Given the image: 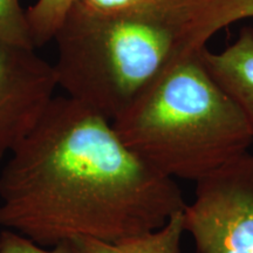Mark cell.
Here are the masks:
<instances>
[{
	"label": "cell",
	"instance_id": "6da1fadb",
	"mask_svg": "<svg viewBox=\"0 0 253 253\" xmlns=\"http://www.w3.org/2000/svg\"><path fill=\"white\" fill-rule=\"evenodd\" d=\"M0 172V230L43 248L115 243L160 229L186 207L175 179L120 138L109 119L54 96Z\"/></svg>",
	"mask_w": 253,
	"mask_h": 253
},
{
	"label": "cell",
	"instance_id": "7a4b0ae2",
	"mask_svg": "<svg viewBox=\"0 0 253 253\" xmlns=\"http://www.w3.org/2000/svg\"><path fill=\"white\" fill-rule=\"evenodd\" d=\"M221 30L217 0H132L106 9L77 0L53 39L58 86L113 121L170 63Z\"/></svg>",
	"mask_w": 253,
	"mask_h": 253
},
{
	"label": "cell",
	"instance_id": "3957f363",
	"mask_svg": "<svg viewBox=\"0 0 253 253\" xmlns=\"http://www.w3.org/2000/svg\"><path fill=\"white\" fill-rule=\"evenodd\" d=\"M204 48L170 63L112 121L132 153L172 179L197 183L253 142L244 116L205 68Z\"/></svg>",
	"mask_w": 253,
	"mask_h": 253
},
{
	"label": "cell",
	"instance_id": "277c9868",
	"mask_svg": "<svg viewBox=\"0 0 253 253\" xmlns=\"http://www.w3.org/2000/svg\"><path fill=\"white\" fill-rule=\"evenodd\" d=\"M184 220L198 253H253V154L196 183Z\"/></svg>",
	"mask_w": 253,
	"mask_h": 253
},
{
	"label": "cell",
	"instance_id": "5b68a950",
	"mask_svg": "<svg viewBox=\"0 0 253 253\" xmlns=\"http://www.w3.org/2000/svg\"><path fill=\"white\" fill-rule=\"evenodd\" d=\"M56 87L54 65L36 48L0 42V162L34 128Z\"/></svg>",
	"mask_w": 253,
	"mask_h": 253
},
{
	"label": "cell",
	"instance_id": "8992f818",
	"mask_svg": "<svg viewBox=\"0 0 253 253\" xmlns=\"http://www.w3.org/2000/svg\"><path fill=\"white\" fill-rule=\"evenodd\" d=\"M202 60L217 86L244 116L253 137V27H244L232 45L214 53L207 47Z\"/></svg>",
	"mask_w": 253,
	"mask_h": 253
},
{
	"label": "cell",
	"instance_id": "52a82bcc",
	"mask_svg": "<svg viewBox=\"0 0 253 253\" xmlns=\"http://www.w3.org/2000/svg\"><path fill=\"white\" fill-rule=\"evenodd\" d=\"M184 232V211H179L172 214L160 229L119 242L107 243L87 237H77L68 244L74 253H182L181 244Z\"/></svg>",
	"mask_w": 253,
	"mask_h": 253
},
{
	"label": "cell",
	"instance_id": "ba28073f",
	"mask_svg": "<svg viewBox=\"0 0 253 253\" xmlns=\"http://www.w3.org/2000/svg\"><path fill=\"white\" fill-rule=\"evenodd\" d=\"M77 0H38L26 9L34 46L41 47L54 39L69 8Z\"/></svg>",
	"mask_w": 253,
	"mask_h": 253
},
{
	"label": "cell",
	"instance_id": "9c48e42d",
	"mask_svg": "<svg viewBox=\"0 0 253 253\" xmlns=\"http://www.w3.org/2000/svg\"><path fill=\"white\" fill-rule=\"evenodd\" d=\"M0 42L36 48L26 9L19 0H0Z\"/></svg>",
	"mask_w": 253,
	"mask_h": 253
},
{
	"label": "cell",
	"instance_id": "30bf717a",
	"mask_svg": "<svg viewBox=\"0 0 253 253\" xmlns=\"http://www.w3.org/2000/svg\"><path fill=\"white\" fill-rule=\"evenodd\" d=\"M0 253H74L68 243L43 248L9 230H0Z\"/></svg>",
	"mask_w": 253,
	"mask_h": 253
},
{
	"label": "cell",
	"instance_id": "8fae6325",
	"mask_svg": "<svg viewBox=\"0 0 253 253\" xmlns=\"http://www.w3.org/2000/svg\"><path fill=\"white\" fill-rule=\"evenodd\" d=\"M221 27L253 18V0H217Z\"/></svg>",
	"mask_w": 253,
	"mask_h": 253
},
{
	"label": "cell",
	"instance_id": "7c38bea8",
	"mask_svg": "<svg viewBox=\"0 0 253 253\" xmlns=\"http://www.w3.org/2000/svg\"><path fill=\"white\" fill-rule=\"evenodd\" d=\"M88 4L94 6L97 8H115L120 7V6L126 5L128 2L132 1V0H84Z\"/></svg>",
	"mask_w": 253,
	"mask_h": 253
}]
</instances>
